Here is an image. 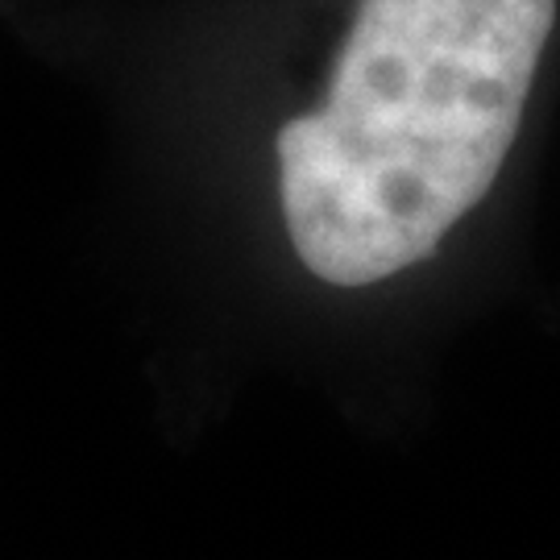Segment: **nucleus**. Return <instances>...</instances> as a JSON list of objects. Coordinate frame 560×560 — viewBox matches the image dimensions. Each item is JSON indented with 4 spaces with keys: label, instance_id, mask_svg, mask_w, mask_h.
Segmentation results:
<instances>
[{
    "label": "nucleus",
    "instance_id": "f257e3e1",
    "mask_svg": "<svg viewBox=\"0 0 560 560\" xmlns=\"http://www.w3.org/2000/svg\"><path fill=\"white\" fill-rule=\"evenodd\" d=\"M557 0H361L328 101L279 129L300 261L365 287L432 258L515 145Z\"/></svg>",
    "mask_w": 560,
    "mask_h": 560
}]
</instances>
